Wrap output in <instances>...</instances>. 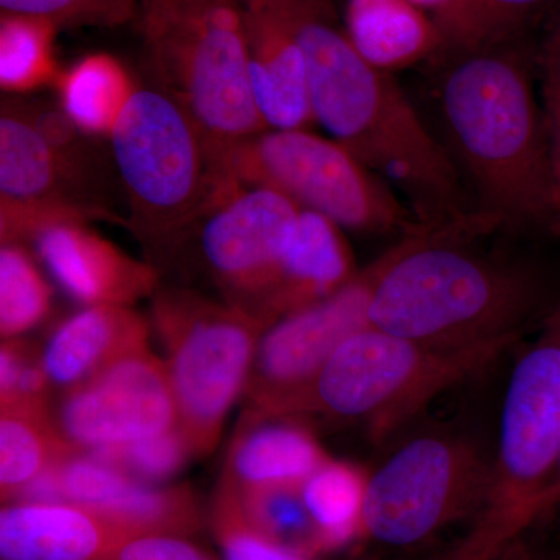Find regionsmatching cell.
Masks as SVG:
<instances>
[{
	"label": "cell",
	"mask_w": 560,
	"mask_h": 560,
	"mask_svg": "<svg viewBox=\"0 0 560 560\" xmlns=\"http://www.w3.org/2000/svg\"><path fill=\"white\" fill-rule=\"evenodd\" d=\"M83 452L103 466L149 485L167 481L194 456L190 442L179 425L154 436Z\"/></svg>",
	"instance_id": "f546056e"
},
{
	"label": "cell",
	"mask_w": 560,
	"mask_h": 560,
	"mask_svg": "<svg viewBox=\"0 0 560 560\" xmlns=\"http://www.w3.org/2000/svg\"><path fill=\"white\" fill-rule=\"evenodd\" d=\"M551 55H560V14L552 27L550 38H548L547 49H545V57H551Z\"/></svg>",
	"instance_id": "ab89813d"
},
{
	"label": "cell",
	"mask_w": 560,
	"mask_h": 560,
	"mask_svg": "<svg viewBox=\"0 0 560 560\" xmlns=\"http://www.w3.org/2000/svg\"><path fill=\"white\" fill-rule=\"evenodd\" d=\"M31 245L58 287L84 307H130L158 289L153 265L132 259L92 231L88 221L50 224L35 235Z\"/></svg>",
	"instance_id": "9a60e30c"
},
{
	"label": "cell",
	"mask_w": 560,
	"mask_h": 560,
	"mask_svg": "<svg viewBox=\"0 0 560 560\" xmlns=\"http://www.w3.org/2000/svg\"><path fill=\"white\" fill-rule=\"evenodd\" d=\"M224 560H311L265 539L243 517L234 490L221 485L210 515Z\"/></svg>",
	"instance_id": "4dcf8cb0"
},
{
	"label": "cell",
	"mask_w": 560,
	"mask_h": 560,
	"mask_svg": "<svg viewBox=\"0 0 560 560\" xmlns=\"http://www.w3.org/2000/svg\"><path fill=\"white\" fill-rule=\"evenodd\" d=\"M179 425L167 366L149 348L66 389L58 430L81 451L154 436Z\"/></svg>",
	"instance_id": "5bb4252c"
},
{
	"label": "cell",
	"mask_w": 560,
	"mask_h": 560,
	"mask_svg": "<svg viewBox=\"0 0 560 560\" xmlns=\"http://www.w3.org/2000/svg\"><path fill=\"white\" fill-rule=\"evenodd\" d=\"M219 187H265L345 231L410 232L419 226L407 202L348 149L308 128L268 130L210 158Z\"/></svg>",
	"instance_id": "ba28073f"
},
{
	"label": "cell",
	"mask_w": 560,
	"mask_h": 560,
	"mask_svg": "<svg viewBox=\"0 0 560 560\" xmlns=\"http://www.w3.org/2000/svg\"><path fill=\"white\" fill-rule=\"evenodd\" d=\"M545 60H558V61H560V55H551V57H545Z\"/></svg>",
	"instance_id": "60d3db41"
},
{
	"label": "cell",
	"mask_w": 560,
	"mask_h": 560,
	"mask_svg": "<svg viewBox=\"0 0 560 560\" xmlns=\"http://www.w3.org/2000/svg\"><path fill=\"white\" fill-rule=\"evenodd\" d=\"M279 3L304 51L315 124L389 184L422 226L477 212L451 151L431 135L393 73L357 51L331 0Z\"/></svg>",
	"instance_id": "7a4b0ae2"
},
{
	"label": "cell",
	"mask_w": 560,
	"mask_h": 560,
	"mask_svg": "<svg viewBox=\"0 0 560 560\" xmlns=\"http://www.w3.org/2000/svg\"><path fill=\"white\" fill-rule=\"evenodd\" d=\"M301 210L278 191L232 187L198 221L202 260L226 302L254 316L275 282Z\"/></svg>",
	"instance_id": "7c38bea8"
},
{
	"label": "cell",
	"mask_w": 560,
	"mask_h": 560,
	"mask_svg": "<svg viewBox=\"0 0 560 560\" xmlns=\"http://www.w3.org/2000/svg\"><path fill=\"white\" fill-rule=\"evenodd\" d=\"M370 471L330 458L302 485L305 506L319 533L320 552L363 539V510Z\"/></svg>",
	"instance_id": "d4e9b609"
},
{
	"label": "cell",
	"mask_w": 560,
	"mask_h": 560,
	"mask_svg": "<svg viewBox=\"0 0 560 560\" xmlns=\"http://www.w3.org/2000/svg\"><path fill=\"white\" fill-rule=\"evenodd\" d=\"M109 142L132 226L153 245L179 243L217 197L197 125L160 88H138Z\"/></svg>",
	"instance_id": "9c48e42d"
},
{
	"label": "cell",
	"mask_w": 560,
	"mask_h": 560,
	"mask_svg": "<svg viewBox=\"0 0 560 560\" xmlns=\"http://www.w3.org/2000/svg\"><path fill=\"white\" fill-rule=\"evenodd\" d=\"M560 510V460L558 470H556L555 478L550 489H548L547 495H545L544 503H541L539 518H537L536 525L544 522L545 518L550 517L556 511ZM534 525V526H536Z\"/></svg>",
	"instance_id": "f35d334b"
},
{
	"label": "cell",
	"mask_w": 560,
	"mask_h": 560,
	"mask_svg": "<svg viewBox=\"0 0 560 560\" xmlns=\"http://www.w3.org/2000/svg\"><path fill=\"white\" fill-rule=\"evenodd\" d=\"M140 0H0L2 13L55 22L58 27H116L138 16Z\"/></svg>",
	"instance_id": "1f68e13d"
},
{
	"label": "cell",
	"mask_w": 560,
	"mask_h": 560,
	"mask_svg": "<svg viewBox=\"0 0 560 560\" xmlns=\"http://www.w3.org/2000/svg\"><path fill=\"white\" fill-rule=\"evenodd\" d=\"M154 79L197 125L209 161L268 130L250 88L241 0H140Z\"/></svg>",
	"instance_id": "5b68a950"
},
{
	"label": "cell",
	"mask_w": 560,
	"mask_h": 560,
	"mask_svg": "<svg viewBox=\"0 0 560 560\" xmlns=\"http://www.w3.org/2000/svg\"><path fill=\"white\" fill-rule=\"evenodd\" d=\"M342 232L327 217L301 210L275 282L254 312L264 329L291 313L327 300L355 278L360 270Z\"/></svg>",
	"instance_id": "d6986e66"
},
{
	"label": "cell",
	"mask_w": 560,
	"mask_h": 560,
	"mask_svg": "<svg viewBox=\"0 0 560 560\" xmlns=\"http://www.w3.org/2000/svg\"><path fill=\"white\" fill-rule=\"evenodd\" d=\"M560 460V296L512 361L485 503L442 560H497L534 528Z\"/></svg>",
	"instance_id": "277c9868"
},
{
	"label": "cell",
	"mask_w": 560,
	"mask_h": 560,
	"mask_svg": "<svg viewBox=\"0 0 560 560\" xmlns=\"http://www.w3.org/2000/svg\"><path fill=\"white\" fill-rule=\"evenodd\" d=\"M544 540L545 548L551 560H560V510L551 514L547 521L534 526Z\"/></svg>",
	"instance_id": "8d00e7d4"
},
{
	"label": "cell",
	"mask_w": 560,
	"mask_h": 560,
	"mask_svg": "<svg viewBox=\"0 0 560 560\" xmlns=\"http://www.w3.org/2000/svg\"><path fill=\"white\" fill-rule=\"evenodd\" d=\"M66 503L98 512L136 533L189 536L201 514L189 488H160L90 458L81 448L61 463Z\"/></svg>",
	"instance_id": "2e32d148"
},
{
	"label": "cell",
	"mask_w": 560,
	"mask_h": 560,
	"mask_svg": "<svg viewBox=\"0 0 560 560\" xmlns=\"http://www.w3.org/2000/svg\"><path fill=\"white\" fill-rule=\"evenodd\" d=\"M410 2L419 7L420 10L427 11L441 28L451 18L452 11L456 5V0H410Z\"/></svg>",
	"instance_id": "74e56055"
},
{
	"label": "cell",
	"mask_w": 560,
	"mask_h": 560,
	"mask_svg": "<svg viewBox=\"0 0 560 560\" xmlns=\"http://www.w3.org/2000/svg\"><path fill=\"white\" fill-rule=\"evenodd\" d=\"M329 459L300 418L248 411L232 441L221 482L235 489L278 482L304 485Z\"/></svg>",
	"instance_id": "ffe728a7"
},
{
	"label": "cell",
	"mask_w": 560,
	"mask_h": 560,
	"mask_svg": "<svg viewBox=\"0 0 560 560\" xmlns=\"http://www.w3.org/2000/svg\"><path fill=\"white\" fill-rule=\"evenodd\" d=\"M378 259L327 300L276 320L261 334L248 383V411L290 416L342 342L370 323Z\"/></svg>",
	"instance_id": "8fae6325"
},
{
	"label": "cell",
	"mask_w": 560,
	"mask_h": 560,
	"mask_svg": "<svg viewBox=\"0 0 560 560\" xmlns=\"http://www.w3.org/2000/svg\"><path fill=\"white\" fill-rule=\"evenodd\" d=\"M51 385L43 359L20 338L3 340L0 349V408H46Z\"/></svg>",
	"instance_id": "d6a6232c"
},
{
	"label": "cell",
	"mask_w": 560,
	"mask_h": 560,
	"mask_svg": "<svg viewBox=\"0 0 560 560\" xmlns=\"http://www.w3.org/2000/svg\"><path fill=\"white\" fill-rule=\"evenodd\" d=\"M497 560H551L537 530L530 529L501 552Z\"/></svg>",
	"instance_id": "d590c367"
},
{
	"label": "cell",
	"mask_w": 560,
	"mask_h": 560,
	"mask_svg": "<svg viewBox=\"0 0 560 560\" xmlns=\"http://www.w3.org/2000/svg\"><path fill=\"white\" fill-rule=\"evenodd\" d=\"M51 311V289L24 243L0 249V335L13 340L35 329Z\"/></svg>",
	"instance_id": "f1b7e54d"
},
{
	"label": "cell",
	"mask_w": 560,
	"mask_h": 560,
	"mask_svg": "<svg viewBox=\"0 0 560 560\" xmlns=\"http://www.w3.org/2000/svg\"><path fill=\"white\" fill-rule=\"evenodd\" d=\"M231 489L241 503L243 517L265 539L308 559L320 555L318 528L305 506L302 485L278 482Z\"/></svg>",
	"instance_id": "4316f807"
},
{
	"label": "cell",
	"mask_w": 560,
	"mask_h": 560,
	"mask_svg": "<svg viewBox=\"0 0 560 560\" xmlns=\"http://www.w3.org/2000/svg\"><path fill=\"white\" fill-rule=\"evenodd\" d=\"M142 536L70 503H10L0 512L2 560H103Z\"/></svg>",
	"instance_id": "ac0fdd59"
},
{
	"label": "cell",
	"mask_w": 560,
	"mask_h": 560,
	"mask_svg": "<svg viewBox=\"0 0 560 560\" xmlns=\"http://www.w3.org/2000/svg\"><path fill=\"white\" fill-rule=\"evenodd\" d=\"M501 224L477 210L442 226H416L378 257L371 326L444 350L514 349L560 296L540 261L486 249Z\"/></svg>",
	"instance_id": "6da1fadb"
},
{
	"label": "cell",
	"mask_w": 560,
	"mask_h": 560,
	"mask_svg": "<svg viewBox=\"0 0 560 560\" xmlns=\"http://www.w3.org/2000/svg\"><path fill=\"white\" fill-rule=\"evenodd\" d=\"M508 348H430L370 326L331 353L291 416L360 423L374 444H393L431 404L482 374Z\"/></svg>",
	"instance_id": "8992f818"
},
{
	"label": "cell",
	"mask_w": 560,
	"mask_h": 560,
	"mask_svg": "<svg viewBox=\"0 0 560 560\" xmlns=\"http://www.w3.org/2000/svg\"><path fill=\"white\" fill-rule=\"evenodd\" d=\"M245 14L250 88L272 130L311 128L307 62L279 0H241Z\"/></svg>",
	"instance_id": "e0dca14e"
},
{
	"label": "cell",
	"mask_w": 560,
	"mask_h": 560,
	"mask_svg": "<svg viewBox=\"0 0 560 560\" xmlns=\"http://www.w3.org/2000/svg\"><path fill=\"white\" fill-rule=\"evenodd\" d=\"M153 323L167 352L179 427L194 455H208L232 405L248 388L264 326L230 302L189 290L158 293Z\"/></svg>",
	"instance_id": "30bf717a"
},
{
	"label": "cell",
	"mask_w": 560,
	"mask_h": 560,
	"mask_svg": "<svg viewBox=\"0 0 560 560\" xmlns=\"http://www.w3.org/2000/svg\"><path fill=\"white\" fill-rule=\"evenodd\" d=\"M342 25L361 57L393 75L444 51L440 25L410 0H348Z\"/></svg>",
	"instance_id": "7402d4cb"
},
{
	"label": "cell",
	"mask_w": 560,
	"mask_h": 560,
	"mask_svg": "<svg viewBox=\"0 0 560 560\" xmlns=\"http://www.w3.org/2000/svg\"><path fill=\"white\" fill-rule=\"evenodd\" d=\"M77 175L13 101L0 116V241L31 245L44 228L60 221L108 219Z\"/></svg>",
	"instance_id": "4fadbf2b"
},
{
	"label": "cell",
	"mask_w": 560,
	"mask_h": 560,
	"mask_svg": "<svg viewBox=\"0 0 560 560\" xmlns=\"http://www.w3.org/2000/svg\"><path fill=\"white\" fill-rule=\"evenodd\" d=\"M147 341L149 326L139 313L125 305H97L62 320L40 359L51 385L70 389L121 357L149 348Z\"/></svg>",
	"instance_id": "44dd1931"
},
{
	"label": "cell",
	"mask_w": 560,
	"mask_h": 560,
	"mask_svg": "<svg viewBox=\"0 0 560 560\" xmlns=\"http://www.w3.org/2000/svg\"><path fill=\"white\" fill-rule=\"evenodd\" d=\"M493 436L464 420L401 434L370 471L363 539L389 550L425 547L478 514L490 485Z\"/></svg>",
	"instance_id": "52a82bcc"
},
{
	"label": "cell",
	"mask_w": 560,
	"mask_h": 560,
	"mask_svg": "<svg viewBox=\"0 0 560 560\" xmlns=\"http://www.w3.org/2000/svg\"><path fill=\"white\" fill-rule=\"evenodd\" d=\"M58 106L84 136L109 139L138 86L124 62L106 51L84 55L54 84Z\"/></svg>",
	"instance_id": "603a6c76"
},
{
	"label": "cell",
	"mask_w": 560,
	"mask_h": 560,
	"mask_svg": "<svg viewBox=\"0 0 560 560\" xmlns=\"http://www.w3.org/2000/svg\"><path fill=\"white\" fill-rule=\"evenodd\" d=\"M103 560H215L184 536L145 534L125 541Z\"/></svg>",
	"instance_id": "836d02e7"
},
{
	"label": "cell",
	"mask_w": 560,
	"mask_h": 560,
	"mask_svg": "<svg viewBox=\"0 0 560 560\" xmlns=\"http://www.w3.org/2000/svg\"><path fill=\"white\" fill-rule=\"evenodd\" d=\"M50 422L46 408H0V492L2 500L18 492L51 464L77 451Z\"/></svg>",
	"instance_id": "cb8c5ba5"
},
{
	"label": "cell",
	"mask_w": 560,
	"mask_h": 560,
	"mask_svg": "<svg viewBox=\"0 0 560 560\" xmlns=\"http://www.w3.org/2000/svg\"><path fill=\"white\" fill-rule=\"evenodd\" d=\"M544 113L560 231V61L545 60Z\"/></svg>",
	"instance_id": "e575fe53"
},
{
	"label": "cell",
	"mask_w": 560,
	"mask_h": 560,
	"mask_svg": "<svg viewBox=\"0 0 560 560\" xmlns=\"http://www.w3.org/2000/svg\"><path fill=\"white\" fill-rule=\"evenodd\" d=\"M555 0H456L442 25L444 54L522 40L526 28Z\"/></svg>",
	"instance_id": "83f0119b"
},
{
	"label": "cell",
	"mask_w": 560,
	"mask_h": 560,
	"mask_svg": "<svg viewBox=\"0 0 560 560\" xmlns=\"http://www.w3.org/2000/svg\"><path fill=\"white\" fill-rule=\"evenodd\" d=\"M60 27L49 20L2 13L0 16V88L24 95L54 86L61 69L57 61Z\"/></svg>",
	"instance_id": "484cf974"
},
{
	"label": "cell",
	"mask_w": 560,
	"mask_h": 560,
	"mask_svg": "<svg viewBox=\"0 0 560 560\" xmlns=\"http://www.w3.org/2000/svg\"><path fill=\"white\" fill-rule=\"evenodd\" d=\"M436 101L478 210L514 231H559L550 147L522 40L441 55Z\"/></svg>",
	"instance_id": "3957f363"
}]
</instances>
